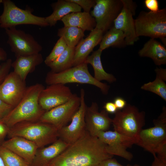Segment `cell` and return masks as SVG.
I'll return each instance as SVG.
<instances>
[{
    "label": "cell",
    "mask_w": 166,
    "mask_h": 166,
    "mask_svg": "<svg viewBox=\"0 0 166 166\" xmlns=\"http://www.w3.org/2000/svg\"><path fill=\"white\" fill-rule=\"evenodd\" d=\"M106 146L86 130L81 136L69 144L49 166H97L113 156L107 152Z\"/></svg>",
    "instance_id": "obj_1"
},
{
    "label": "cell",
    "mask_w": 166,
    "mask_h": 166,
    "mask_svg": "<svg viewBox=\"0 0 166 166\" xmlns=\"http://www.w3.org/2000/svg\"><path fill=\"white\" fill-rule=\"evenodd\" d=\"M44 88L39 83L27 87L19 102L1 121L10 128L20 122L39 121L45 112L38 103L39 95Z\"/></svg>",
    "instance_id": "obj_2"
},
{
    "label": "cell",
    "mask_w": 166,
    "mask_h": 166,
    "mask_svg": "<svg viewBox=\"0 0 166 166\" xmlns=\"http://www.w3.org/2000/svg\"><path fill=\"white\" fill-rule=\"evenodd\" d=\"M9 138L19 136L32 141L38 148L52 144L59 138L58 130L53 125L40 121L19 122L10 128Z\"/></svg>",
    "instance_id": "obj_3"
},
{
    "label": "cell",
    "mask_w": 166,
    "mask_h": 166,
    "mask_svg": "<svg viewBox=\"0 0 166 166\" xmlns=\"http://www.w3.org/2000/svg\"><path fill=\"white\" fill-rule=\"evenodd\" d=\"M156 119L153 120L154 126L140 132L136 144L154 156L166 161V108Z\"/></svg>",
    "instance_id": "obj_4"
},
{
    "label": "cell",
    "mask_w": 166,
    "mask_h": 166,
    "mask_svg": "<svg viewBox=\"0 0 166 166\" xmlns=\"http://www.w3.org/2000/svg\"><path fill=\"white\" fill-rule=\"evenodd\" d=\"M112 119L114 130L136 142L145 123V113L140 111L135 106L127 104L121 110H118Z\"/></svg>",
    "instance_id": "obj_5"
},
{
    "label": "cell",
    "mask_w": 166,
    "mask_h": 166,
    "mask_svg": "<svg viewBox=\"0 0 166 166\" xmlns=\"http://www.w3.org/2000/svg\"><path fill=\"white\" fill-rule=\"evenodd\" d=\"M87 64L84 62L57 73L50 71L46 75L45 83L48 85L55 84L65 85L69 83L88 84L98 88L103 94H107L109 86L95 79L90 73Z\"/></svg>",
    "instance_id": "obj_6"
},
{
    "label": "cell",
    "mask_w": 166,
    "mask_h": 166,
    "mask_svg": "<svg viewBox=\"0 0 166 166\" xmlns=\"http://www.w3.org/2000/svg\"><path fill=\"white\" fill-rule=\"evenodd\" d=\"M3 7L0 16V27L5 29L20 25H32L41 27L49 26L45 18L33 14V10L18 7L10 0H1Z\"/></svg>",
    "instance_id": "obj_7"
},
{
    "label": "cell",
    "mask_w": 166,
    "mask_h": 166,
    "mask_svg": "<svg viewBox=\"0 0 166 166\" xmlns=\"http://www.w3.org/2000/svg\"><path fill=\"white\" fill-rule=\"evenodd\" d=\"M136 33L138 37L159 38L166 44V9L156 12L141 11L134 20Z\"/></svg>",
    "instance_id": "obj_8"
},
{
    "label": "cell",
    "mask_w": 166,
    "mask_h": 166,
    "mask_svg": "<svg viewBox=\"0 0 166 166\" xmlns=\"http://www.w3.org/2000/svg\"><path fill=\"white\" fill-rule=\"evenodd\" d=\"M7 43L16 57L39 53L42 47L33 36L24 31L12 27L5 29Z\"/></svg>",
    "instance_id": "obj_9"
},
{
    "label": "cell",
    "mask_w": 166,
    "mask_h": 166,
    "mask_svg": "<svg viewBox=\"0 0 166 166\" xmlns=\"http://www.w3.org/2000/svg\"><path fill=\"white\" fill-rule=\"evenodd\" d=\"M123 6L121 0H96L93 9L90 13L96 22L95 28L103 33L111 27Z\"/></svg>",
    "instance_id": "obj_10"
},
{
    "label": "cell",
    "mask_w": 166,
    "mask_h": 166,
    "mask_svg": "<svg viewBox=\"0 0 166 166\" xmlns=\"http://www.w3.org/2000/svg\"><path fill=\"white\" fill-rule=\"evenodd\" d=\"M80 103V97L73 94L66 102L45 112L39 121L53 125L59 130L71 121L78 109Z\"/></svg>",
    "instance_id": "obj_11"
},
{
    "label": "cell",
    "mask_w": 166,
    "mask_h": 166,
    "mask_svg": "<svg viewBox=\"0 0 166 166\" xmlns=\"http://www.w3.org/2000/svg\"><path fill=\"white\" fill-rule=\"evenodd\" d=\"M96 136L106 145V150L109 154L121 157L129 161L133 158L132 154L127 149L136 144L133 140L115 130L100 131Z\"/></svg>",
    "instance_id": "obj_12"
},
{
    "label": "cell",
    "mask_w": 166,
    "mask_h": 166,
    "mask_svg": "<svg viewBox=\"0 0 166 166\" xmlns=\"http://www.w3.org/2000/svg\"><path fill=\"white\" fill-rule=\"evenodd\" d=\"M85 92L80 90L79 108L73 117L70 124L58 130L59 138L70 144L80 138L86 130L85 115L87 105L85 99Z\"/></svg>",
    "instance_id": "obj_13"
},
{
    "label": "cell",
    "mask_w": 166,
    "mask_h": 166,
    "mask_svg": "<svg viewBox=\"0 0 166 166\" xmlns=\"http://www.w3.org/2000/svg\"><path fill=\"white\" fill-rule=\"evenodd\" d=\"M122 9L113 22V26L122 31L125 36L126 45H133L138 39L136 34L133 18L136 6L131 0H121Z\"/></svg>",
    "instance_id": "obj_14"
},
{
    "label": "cell",
    "mask_w": 166,
    "mask_h": 166,
    "mask_svg": "<svg viewBox=\"0 0 166 166\" xmlns=\"http://www.w3.org/2000/svg\"><path fill=\"white\" fill-rule=\"evenodd\" d=\"M73 94L70 88L65 85H50L41 92L38 98L39 104L46 112L66 102Z\"/></svg>",
    "instance_id": "obj_15"
},
{
    "label": "cell",
    "mask_w": 166,
    "mask_h": 166,
    "mask_svg": "<svg viewBox=\"0 0 166 166\" xmlns=\"http://www.w3.org/2000/svg\"><path fill=\"white\" fill-rule=\"evenodd\" d=\"M27 87L25 81L14 72H10L0 85V98L14 108L22 98Z\"/></svg>",
    "instance_id": "obj_16"
},
{
    "label": "cell",
    "mask_w": 166,
    "mask_h": 166,
    "mask_svg": "<svg viewBox=\"0 0 166 166\" xmlns=\"http://www.w3.org/2000/svg\"><path fill=\"white\" fill-rule=\"evenodd\" d=\"M85 121L86 130L94 136L99 132L107 131L112 123L109 113L105 109L99 112L98 104L94 102L86 107Z\"/></svg>",
    "instance_id": "obj_17"
},
{
    "label": "cell",
    "mask_w": 166,
    "mask_h": 166,
    "mask_svg": "<svg viewBox=\"0 0 166 166\" xmlns=\"http://www.w3.org/2000/svg\"><path fill=\"white\" fill-rule=\"evenodd\" d=\"M0 145L16 154L31 165L38 148L34 142L19 136L9 138Z\"/></svg>",
    "instance_id": "obj_18"
},
{
    "label": "cell",
    "mask_w": 166,
    "mask_h": 166,
    "mask_svg": "<svg viewBox=\"0 0 166 166\" xmlns=\"http://www.w3.org/2000/svg\"><path fill=\"white\" fill-rule=\"evenodd\" d=\"M104 33L95 28L85 38L83 39L75 47L73 67L85 62L94 48L100 44Z\"/></svg>",
    "instance_id": "obj_19"
},
{
    "label": "cell",
    "mask_w": 166,
    "mask_h": 166,
    "mask_svg": "<svg viewBox=\"0 0 166 166\" xmlns=\"http://www.w3.org/2000/svg\"><path fill=\"white\" fill-rule=\"evenodd\" d=\"M69 145L59 138L51 145L38 148L32 166H49L55 159Z\"/></svg>",
    "instance_id": "obj_20"
},
{
    "label": "cell",
    "mask_w": 166,
    "mask_h": 166,
    "mask_svg": "<svg viewBox=\"0 0 166 166\" xmlns=\"http://www.w3.org/2000/svg\"><path fill=\"white\" fill-rule=\"evenodd\" d=\"M43 61L40 53L26 56H19L12 63L14 72L21 79L25 81L28 75L33 72L36 66Z\"/></svg>",
    "instance_id": "obj_21"
},
{
    "label": "cell",
    "mask_w": 166,
    "mask_h": 166,
    "mask_svg": "<svg viewBox=\"0 0 166 166\" xmlns=\"http://www.w3.org/2000/svg\"><path fill=\"white\" fill-rule=\"evenodd\" d=\"M138 54L141 57L151 58L156 65L166 64V48L155 39L150 38L146 42Z\"/></svg>",
    "instance_id": "obj_22"
},
{
    "label": "cell",
    "mask_w": 166,
    "mask_h": 166,
    "mask_svg": "<svg viewBox=\"0 0 166 166\" xmlns=\"http://www.w3.org/2000/svg\"><path fill=\"white\" fill-rule=\"evenodd\" d=\"M53 11L50 15L45 17L50 26H54L58 21L72 13L81 12V8L77 4L68 0H58L51 5Z\"/></svg>",
    "instance_id": "obj_23"
},
{
    "label": "cell",
    "mask_w": 166,
    "mask_h": 166,
    "mask_svg": "<svg viewBox=\"0 0 166 166\" xmlns=\"http://www.w3.org/2000/svg\"><path fill=\"white\" fill-rule=\"evenodd\" d=\"M64 26H74L84 31L93 30L96 26L94 18L90 13L84 12L72 13L65 16L61 20Z\"/></svg>",
    "instance_id": "obj_24"
},
{
    "label": "cell",
    "mask_w": 166,
    "mask_h": 166,
    "mask_svg": "<svg viewBox=\"0 0 166 166\" xmlns=\"http://www.w3.org/2000/svg\"><path fill=\"white\" fill-rule=\"evenodd\" d=\"M102 51L99 49L94 51L87 57L85 62L90 64L93 67L95 79L100 82L105 80L112 83L115 81L116 79L113 74L107 73L104 69L101 60Z\"/></svg>",
    "instance_id": "obj_25"
},
{
    "label": "cell",
    "mask_w": 166,
    "mask_h": 166,
    "mask_svg": "<svg viewBox=\"0 0 166 166\" xmlns=\"http://www.w3.org/2000/svg\"><path fill=\"white\" fill-rule=\"evenodd\" d=\"M126 45L123 32L113 26L103 35L99 49L103 51L110 47H121Z\"/></svg>",
    "instance_id": "obj_26"
},
{
    "label": "cell",
    "mask_w": 166,
    "mask_h": 166,
    "mask_svg": "<svg viewBox=\"0 0 166 166\" xmlns=\"http://www.w3.org/2000/svg\"><path fill=\"white\" fill-rule=\"evenodd\" d=\"M74 52L75 47L67 46L56 59L47 66L50 68V71L57 73L72 67Z\"/></svg>",
    "instance_id": "obj_27"
},
{
    "label": "cell",
    "mask_w": 166,
    "mask_h": 166,
    "mask_svg": "<svg viewBox=\"0 0 166 166\" xmlns=\"http://www.w3.org/2000/svg\"><path fill=\"white\" fill-rule=\"evenodd\" d=\"M84 32L77 27L64 26L58 29L57 35L64 40L68 46L73 48L83 39L85 36Z\"/></svg>",
    "instance_id": "obj_28"
},
{
    "label": "cell",
    "mask_w": 166,
    "mask_h": 166,
    "mask_svg": "<svg viewBox=\"0 0 166 166\" xmlns=\"http://www.w3.org/2000/svg\"><path fill=\"white\" fill-rule=\"evenodd\" d=\"M0 156L5 166H32L21 157L1 145Z\"/></svg>",
    "instance_id": "obj_29"
},
{
    "label": "cell",
    "mask_w": 166,
    "mask_h": 166,
    "mask_svg": "<svg viewBox=\"0 0 166 166\" xmlns=\"http://www.w3.org/2000/svg\"><path fill=\"white\" fill-rule=\"evenodd\" d=\"M141 89L153 93L166 101V84L165 81L158 76H156L153 81L144 84Z\"/></svg>",
    "instance_id": "obj_30"
},
{
    "label": "cell",
    "mask_w": 166,
    "mask_h": 166,
    "mask_svg": "<svg viewBox=\"0 0 166 166\" xmlns=\"http://www.w3.org/2000/svg\"><path fill=\"white\" fill-rule=\"evenodd\" d=\"M67 46L61 38H60L55 44L49 54L44 60L45 64L47 66L56 59L66 48Z\"/></svg>",
    "instance_id": "obj_31"
},
{
    "label": "cell",
    "mask_w": 166,
    "mask_h": 166,
    "mask_svg": "<svg viewBox=\"0 0 166 166\" xmlns=\"http://www.w3.org/2000/svg\"><path fill=\"white\" fill-rule=\"evenodd\" d=\"M12 62V59L10 58L0 65V85L9 73Z\"/></svg>",
    "instance_id": "obj_32"
},
{
    "label": "cell",
    "mask_w": 166,
    "mask_h": 166,
    "mask_svg": "<svg viewBox=\"0 0 166 166\" xmlns=\"http://www.w3.org/2000/svg\"><path fill=\"white\" fill-rule=\"evenodd\" d=\"M79 6L85 12L90 13L91 9L96 4V0H68Z\"/></svg>",
    "instance_id": "obj_33"
},
{
    "label": "cell",
    "mask_w": 166,
    "mask_h": 166,
    "mask_svg": "<svg viewBox=\"0 0 166 166\" xmlns=\"http://www.w3.org/2000/svg\"><path fill=\"white\" fill-rule=\"evenodd\" d=\"M13 108L0 98V121L5 118Z\"/></svg>",
    "instance_id": "obj_34"
},
{
    "label": "cell",
    "mask_w": 166,
    "mask_h": 166,
    "mask_svg": "<svg viewBox=\"0 0 166 166\" xmlns=\"http://www.w3.org/2000/svg\"><path fill=\"white\" fill-rule=\"evenodd\" d=\"M144 2L145 6L150 11L155 12L159 10L157 0H145Z\"/></svg>",
    "instance_id": "obj_35"
},
{
    "label": "cell",
    "mask_w": 166,
    "mask_h": 166,
    "mask_svg": "<svg viewBox=\"0 0 166 166\" xmlns=\"http://www.w3.org/2000/svg\"><path fill=\"white\" fill-rule=\"evenodd\" d=\"M10 128L0 121V145L4 141L6 136L8 135Z\"/></svg>",
    "instance_id": "obj_36"
},
{
    "label": "cell",
    "mask_w": 166,
    "mask_h": 166,
    "mask_svg": "<svg viewBox=\"0 0 166 166\" xmlns=\"http://www.w3.org/2000/svg\"><path fill=\"white\" fill-rule=\"evenodd\" d=\"M97 166H124L117 160L112 158L105 160L101 162Z\"/></svg>",
    "instance_id": "obj_37"
},
{
    "label": "cell",
    "mask_w": 166,
    "mask_h": 166,
    "mask_svg": "<svg viewBox=\"0 0 166 166\" xmlns=\"http://www.w3.org/2000/svg\"><path fill=\"white\" fill-rule=\"evenodd\" d=\"M105 110L108 113H115L118 109L113 102H108L105 105Z\"/></svg>",
    "instance_id": "obj_38"
},
{
    "label": "cell",
    "mask_w": 166,
    "mask_h": 166,
    "mask_svg": "<svg viewBox=\"0 0 166 166\" xmlns=\"http://www.w3.org/2000/svg\"><path fill=\"white\" fill-rule=\"evenodd\" d=\"M113 103L118 110L124 108L127 105L126 101L121 97H117L114 99Z\"/></svg>",
    "instance_id": "obj_39"
},
{
    "label": "cell",
    "mask_w": 166,
    "mask_h": 166,
    "mask_svg": "<svg viewBox=\"0 0 166 166\" xmlns=\"http://www.w3.org/2000/svg\"><path fill=\"white\" fill-rule=\"evenodd\" d=\"M156 76H158L166 81V69L161 68H156L155 69Z\"/></svg>",
    "instance_id": "obj_40"
},
{
    "label": "cell",
    "mask_w": 166,
    "mask_h": 166,
    "mask_svg": "<svg viewBox=\"0 0 166 166\" xmlns=\"http://www.w3.org/2000/svg\"><path fill=\"white\" fill-rule=\"evenodd\" d=\"M153 156L154 160L151 166H166V162L160 159L156 155Z\"/></svg>",
    "instance_id": "obj_41"
},
{
    "label": "cell",
    "mask_w": 166,
    "mask_h": 166,
    "mask_svg": "<svg viewBox=\"0 0 166 166\" xmlns=\"http://www.w3.org/2000/svg\"><path fill=\"white\" fill-rule=\"evenodd\" d=\"M7 57L6 51L3 48L0 47V61H6L7 60Z\"/></svg>",
    "instance_id": "obj_42"
},
{
    "label": "cell",
    "mask_w": 166,
    "mask_h": 166,
    "mask_svg": "<svg viewBox=\"0 0 166 166\" xmlns=\"http://www.w3.org/2000/svg\"><path fill=\"white\" fill-rule=\"evenodd\" d=\"M0 166H5V164L4 163L3 161L0 156Z\"/></svg>",
    "instance_id": "obj_43"
},
{
    "label": "cell",
    "mask_w": 166,
    "mask_h": 166,
    "mask_svg": "<svg viewBox=\"0 0 166 166\" xmlns=\"http://www.w3.org/2000/svg\"><path fill=\"white\" fill-rule=\"evenodd\" d=\"M127 166H140L137 164H135L134 165H131L130 164H128Z\"/></svg>",
    "instance_id": "obj_44"
}]
</instances>
